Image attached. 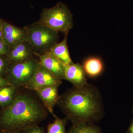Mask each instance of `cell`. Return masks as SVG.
<instances>
[{
    "label": "cell",
    "instance_id": "1",
    "mask_svg": "<svg viewBox=\"0 0 133 133\" xmlns=\"http://www.w3.org/2000/svg\"><path fill=\"white\" fill-rule=\"evenodd\" d=\"M49 111L36 91L19 87L13 103L0 109V131H21L38 125Z\"/></svg>",
    "mask_w": 133,
    "mask_h": 133
},
{
    "label": "cell",
    "instance_id": "2",
    "mask_svg": "<svg viewBox=\"0 0 133 133\" xmlns=\"http://www.w3.org/2000/svg\"><path fill=\"white\" fill-rule=\"evenodd\" d=\"M57 104L73 124H93L99 118L101 105L97 91L87 84L59 96Z\"/></svg>",
    "mask_w": 133,
    "mask_h": 133
},
{
    "label": "cell",
    "instance_id": "3",
    "mask_svg": "<svg viewBox=\"0 0 133 133\" xmlns=\"http://www.w3.org/2000/svg\"><path fill=\"white\" fill-rule=\"evenodd\" d=\"M24 27L27 41L36 56L50 52L58 43L59 33L37 21Z\"/></svg>",
    "mask_w": 133,
    "mask_h": 133
},
{
    "label": "cell",
    "instance_id": "4",
    "mask_svg": "<svg viewBox=\"0 0 133 133\" xmlns=\"http://www.w3.org/2000/svg\"><path fill=\"white\" fill-rule=\"evenodd\" d=\"M53 30L69 33L74 26L73 15L67 5L61 2L49 8H43L38 21Z\"/></svg>",
    "mask_w": 133,
    "mask_h": 133
},
{
    "label": "cell",
    "instance_id": "5",
    "mask_svg": "<svg viewBox=\"0 0 133 133\" xmlns=\"http://www.w3.org/2000/svg\"><path fill=\"white\" fill-rule=\"evenodd\" d=\"M40 62L39 58L35 57L24 62L11 64L4 78L10 85L22 87L33 77Z\"/></svg>",
    "mask_w": 133,
    "mask_h": 133
},
{
    "label": "cell",
    "instance_id": "6",
    "mask_svg": "<svg viewBox=\"0 0 133 133\" xmlns=\"http://www.w3.org/2000/svg\"><path fill=\"white\" fill-rule=\"evenodd\" d=\"M62 83L61 79L54 76L40 62L33 77L22 87L36 91L48 87L54 86L59 87Z\"/></svg>",
    "mask_w": 133,
    "mask_h": 133
},
{
    "label": "cell",
    "instance_id": "7",
    "mask_svg": "<svg viewBox=\"0 0 133 133\" xmlns=\"http://www.w3.org/2000/svg\"><path fill=\"white\" fill-rule=\"evenodd\" d=\"M2 41L10 48L27 41V32L25 27L14 26L2 19Z\"/></svg>",
    "mask_w": 133,
    "mask_h": 133
},
{
    "label": "cell",
    "instance_id": "8",
    "mask_svg": "<svg viewBox=\"0 0 133 133\" xmlns=\"http://www.w3.org/2000/svg\"><path fill=\"white\" fill-rule=\"evenodd\" d=\"M36 56L32 51L31 46L27 41L10 48L7 58L10 64L16 63L24 62Z\"/></svg>",
    "mask_w": 133,
    "mask_h": 133
},
{
    "label": "cell",
    "instance_id": "9",
    "mask_svg": "<svg viewBox=\"0 0 133 133\" xmlns=\"http://www.w3.org/2000/svg\"><path fill=\"white\" fill-rule=\"evenodd\" d=\"M85 72L81 65L78 63L65 64L64 79L70 82L77 88L88 84Z\"/></svg>",
    "mask_w": 133,
    "mask_h": 133
},
{
    "label": "cell",
    "instance_id": "10",
    "mask_svg": "<svg viewBox=\"0 0 133 133\" xmlns=\"http://www.w3.org/2000/svg\"><path fill=\"white\" fill-rule=\"evenodd\" d=\"M41 64L57 78L64 79L65 64L49 52L38 56Z\"/></svg>",
    "mask_w": 133,
    "mask_h": 133
},
{
    "label": "cell",
    "instance_id": "11",
    "mask_svg": "<svg viewBox=\"0 0 133 133\" xmlns=\"http://www.w3.org/2000/svg\"><path fill=\"white\" fill-rule=\"evenodd\" d=\"M58 87L57 86L48 87L36 91L37 94L49 112L55 117L54 108L59 101Z\"/></svg>",
    "mask_w": 133,
    "mask_h": 133
},
{
    "label": "cell",
    "instance_id": "12",
    "mask_svg": "<svg viewBox=\"0 0 133 133\" xmlns=\"http://www.w3.org/2000/svg\"><path fill=\"white\" fill-rule=\"evenodd\" d=\"M64 35L63 40L57 44L49 52L64 64H72L74 63L70 57L67 44L68 33Z\"/></svg>",
    "mask_w": 133,
    "mask_h": 133
},
{
    "label": "cell",
    "instance_id": "13",
    "mask_svg": "<svg viewBox=\"0 0 133 133\" xmlns=\"http://www.w3.org/2000/svg\"><path fill=\"white\" fill-rule=\"evenodd\" d=\"M82 65L86 75L91 78L99 76L104 70L103 63L98 57L88 58L84 60Z\"/></svg>",
    "mask_w": 133,
    "mask_h": 133
},
{
    "label": "cell",
    "instance_id": "14",
    "mask_svg": "<svg viewBox=\"0 0 133 133\" xmlns=\"http://www.w3.org/2000/svg\"><path fill=\"white\" fill-rule=\"evenodd\" d=\"M19 88L12 85L0 88V108H5L11 104L15 98Z\"/></svg>",
    "mask_w": 133,
    "mask_h": 133
},
{
    "label": "cell",
    "instance_id": "15",
    "mask_svg": "<svg viewBox=\"0 0 133 133\" xmlns=\"http://www.w3.org/2000/svg\"><path fill=\"white\" fill-rule=\"evenodd\" d=\"M67 133H102L100 129L93 124H73Z\"/></svg>",
    "mask_w": 133,
    "mask_h": 133
},
{
    "label": "cell",
    "instance_id": "16",
    "mask_svg": "<svg viewBox=\"0 0 133 133\" xmlns=\"http://www.w3.org/2000/svg\"><path fill=\"white\" fill-rule=\"evenodd\" d=\"M53 123L48 125L46 133H67L65 130V126L68 119L67 117L63 119L55 117Z\"/></svg>",
    "mask_w": 133,
    "mask_h": 133
},
{
    "label": "cell",
    "instance_id": "17",
    "mask_svg": "<svg viewBox=\"0 0 133 133\" xmlns=\"http://www.w3.org/2000/svg\"><path fill=\"white\" fill-rule=\"evenodd\" d=\"M10 64L6 55L0 56V77L5 78Z\"/></svg>",
    "mask_w": 133,
    "mask_h": 133
},
{
    "label": "cell",
    "instance_id": "18",
    "mask_svg": "<svg viewBox=\"0 0 133 133\" xmlns=\"http://www.w3.org/2000/svg\"><path fill=\"white\" fill-rule=\"evenodd\" d=\"M22 133H45V130L43 127L34 125L23 129Z\"/></svg>",
    "mask_w": 133,
    "mask_h": 133
},
{
    "label": "cell",
    "instance_id": "19",
    "mask_svg": "<svg viewBox=\"0 0 133 133\" xmlns=\"http://www.w3.org/2000/svg\"><path fill=\"white\" fill-rule=\"evenodd\" d=\"M9 50V47L2 41H0V56L6 55Z\"/></svg>",
    "mask_w": 133,
    "mask_h": 133
},
{
    "label": "cell",
    "instance_id": "20",
    "mask_svg": "<svg viewBox=\"0 0 133 133\" xmlns=\"http://www.w3.org/2000/svg\"><path fill=\"white\" fill-rule=\"evenodd\" d=\"M8 85H10L8 83L5 78L2 77H0V88Z\"/></svg>",
    "mask_w": 133,
    "mask_h": 133
},
{
    "label": "cell",
    "instance_id": "21",
    "mask_svg": "<svg viewBox=\"0 0 133 133\" xmlns=\"http://www.w3.org/2000/svg\"><path fill=\"white\" fill-rule=\"evenodd\" d=\"M0 41H2V23L1 19H0Z\"/></svg>",
    "mask_w": 133,
    "mask_h": 133
},
{
    "label": "cell",
    "instance_id": "22",
    "mask_svg": "<svg viewBox=\"0 0 133 133\" xmlns=\"http://www.w3.org/2000/svg\"><path fill=\"white\" fill-rule=\"evenodd\" d=\"M2 133H22V131H4Z\"/></svg>",
    "mask_w": 133,
    "mask_h": 133
},
{
    "label": "cell",
    "instance_id": "23",
    "mask_svg": "<svg viewBox=\"0 0 133 133\" xmlns=\"http://www.w3.org/2000/svg\"><path fill=\"white\" fill-rule=\"evenodd\" d=\"M128 132L129 133H133V121L131 123V125L129 127Z\"/></svg>",
    "mask_w": 133,
    "mask_h": 133
},
{
    "label": "cell",
    "instance_id": "24",
    "mask_svg": "<svg viewBox=\"0 0 133 133\" xmlns=\"http://www.w3.org/2000/svg\"><path fill=\"white\" fill-rule=\"evenodd\" d=\"M0 133H2V131H0Z\"/></svg>",
    "mask_w": 133,
    "mask_h": 133
},
{
    "label": "cell",
    "instance_id": "25",
    "mask_svg": "<svg viewBox=\"0 0 133 133\" xmlns=\"http://www.w3.org/2000/svg\"><path fill=\"white\" fill-rule=\"evenodd\" d=\"M132 111H133V109H132Z\"/></svg>",
    "mask_w": 133,
    "mask_h": 133
},
{
    "label": "cell",
    "instance_id": "26",
    "mask_svg": "<svg viewBox=\"0 0 133 133\" xmlns=\"http://www.w3.org/2000/svg\"><path fill=\"white\" fill-rule=\"evenodd\" d=\"M127 133H129V132H128Z\"/></svg>",
    "mask_w": 133,
    "mask_h": 133
},
{
    "label": "cell",
    "instance_id": "27",
    "mask_svg": "<svg viewBox=\"0 0 133 133\" xmlns=\"http://www.w3.org/2000/svg\"><path fill=\"white\" fill-rule=\"evenodd\" d=\"M0 109H1V108H0Z\"/></svg>",
    "mask_w": 133,
    "mask_h": 133
}]
</instances>
